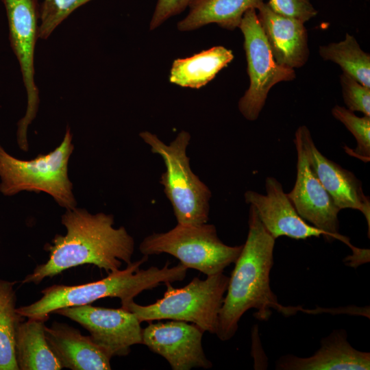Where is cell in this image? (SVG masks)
Here are the masks:
<instances>
[{"mask_svg":"<svg viewBox=\"0 0 370 370\" xmlns=\"http://www.w3.org/2000/svg\"><path fill=\"white\" fill-rule=\"evenodd\" d=\"M65 235L56 234L45 247L48 260L38 265L23 283L38 284L64 271L83 264H93L107 273L120 269L122 261L132 262L134 241L123 226L114 227V217L89 213L83 208L66 210L62 217Z\"/></svg>","mask_w":370,"mask_h":370,"instance_id":"obj_1","label":"cell"},{"mask_svg":"<svg viewBox=\"0 0 370 370\" xmlns=\"http://www.w3.org/2000/svg\"><path fill=\"white\" fill-rule=\"evenodd\" d=\"M248 225L246 241L234 262L219 313L215 334L223 341L235 335L240 319L250 309L256 310L254 316L261 321L268 320L272 310L288 316L299 309L281 305L271 288L275 238L262 225L252 206L249 208Z\"/></svg>","mask_w":370,"mask_h":370,"instance_id":"obj_2","label":"cell"},{"mask_svg":"<svg viewBox=\"0 0 370 370\" xmlns=\"http://www.w3.org/2000/svg\"><path fill=\"white\" fill-rule=\"evenodd\" d=\"M148 260V256L127 264L125 269L108 274L96 282L84 284L66 286L54 284L41 291L42 297L32 304L16 308L24 318L49 319V314L58 309L90 304L105 297H117L124 308L138 294L166 282L182 281L188 269L182 263L169 267L166 262L162 268L151 267L140 269Z\"/></svg>","mask_w":370,"mask_h":370,"instance_id":"obj_3","label":"cell"},{"mask_svg":"<svg viewBox=\"0 0 370 370\" xmlns=\"http://www.w3.org/2000/svg\"><path fill=\"white\" fill-rule=\"evenodd\" d=\"M139 135L151 151L164 161L166 170L160 176V183L171 204L177 223H208L212 193L190 168L186 153L190 134L182 131L169 145L148 131Z\"/></svg>","mask_w":370,"mask_h":370,"instance_id":"obj_4","label":"cell"},{"mask_svg":"<svg viewBox=\"0 0 370 370\" xmlns=\"http://www.w3.org/2000/svg\"><path fill=\"white\" fill-rule=\"evenodd\" d=\"M73 150L69 127L53 151L30 160L11 156L0 144V192L8 197L23 190L45 192L66 210L75 208L73 184L68 176V163Z\"/></svg>","mask_w":370,"mask_h":370,"instance_id":"obj_5","label":"cell"},{"mask_svg":"<svg viewBox=\"0 0 370 370\" xmlns=\"http://www.w3.org/2000/svg\"><path fill=\"white\" fill-rule=\"evenodd\" d=\"M228 281L229 277L222 272L204 280L194 278L179 288L166 282L163 297L153 304L143 306L132 301L123 308L133 312L140 323L161 319L183 321L196 325L204 332L215 334Z\"/></svg>","mask_w":370,"mask_h":370,"instance_id":"obj_6","label":"cell"},{"mask_svg":"<svg viewBox=\"0 0 370 370\" xmlns=\"http://www.w3.org/2000/svg\"><path fill=\"white\" fill-rule=\"evenodd\" d=\"M243 245L230 246L219 238L215 226L177 223L166 232L153 233L139 245L145 256L168 254L188 269L207 276L222 273L240 255Z\"/></svg>","mask_w":370,"mask_h":370,"instance_id":"obj_7","label":"cell"},{"mask_svg":"<svg viewBox=\"0 0 370 370\" xmlns=\"http://www.w3.org/2000/svg\"><path fill=\"white\" fill-rule=\"evenodd\" d=\"M244 36L249 86L238 101V110L248 121L256 120L271 88L281 82L293 80L295 71L275 60L260 26L256 9L248 10L238 27Z\"/></svg>","mask_w":370,"mask_h":370,"instance_id":"obj_8","label":"cell"},{"mask_svg":"<svg viewBox=\"0 0 370 370\" xmlns=\"http://www.w3.org/2000/svg\"><path fill=\"white\" fill-rule=\"evenodd\" d=\"M9 29V40L20 65L27 105L25 116L17 123L19 147L27 151V132L35 119L39 104V91L34 79V52L38 37L40 5L38 0H1Z\"/></svg>","mask_w":370,"mask_h":370,"instance_id":"obj_9","label":"cell"},{"mask_svg":"<svg viewBox=\"0 0 370 370\" xmlns=\"http://www.w3.org/2000/svg\"><path fill=\"white\" fill-rule=\"evenodd\" d=\"M54 313L80 324L91 340L111 358L125 356L131 347L142 344V328L136 316L123 308L95 307L90 304L71 306Z\"/></svg>","mask_w":370,"mask_h":370,"instance_id":"obj_10","label":"cell"},{"mask_svg":"<svg viewBox=\"0 0 370 370\" xmlns=\"http://www.w3.org/2000/svg\"><path fill=\"white\" fill-rule=\"evenodd\" d=\"M297 160L296 180L287 196L299 216L317 229L325 232L330 241L334 239L349 246L352 251L357 247L349 238L339 233L338 212L341 209L324 188L310 168L299 140L295 136Z\"/></svg>","mask_w":370,"mask_h":370,"instance_id":"obj_11","label":"cell"},{"mask_svg":"<svg viewBox=\"0 0 370 370\" xmlns=\"http://www.w3.org/2000/svg\"><path fill=\"white\" fill-rule=\"evenodd\" d=\"M204 331L183 321L149 322L142 330V344L166 360L173 370L210 369L202 346Z\"/></svg>","mask_w":370,"mask_h":370,"instance_id":"obj_12","label":"cell"},{"mask_svg":"<svg viewBox=\"0 0 370 370\" xmlns=\"http://www.w3.org/2000/svg\"><path fill=\"white\" fill-rule=\"evenodd\" d=\"M295 136L299 140L311 169L337 207L341 210H357L364 215L369 237L370 200L364 193L362 182L352 171L323 155L306 125L299 126Z\"/></svg>","mask_w":370,"mask_h":370,"instance_id":"obj_13","label":"cell"},{"mask_svg":"<svg viewBox=\"0 0 370 370\" xmlns=\"http://www.w3.org/2000/svg\"><path fill=\"white\" fill-rule=\"evenodd\" d=\"M266 194L247 190L244 197L252 206L266 230L274 238L287 236L294 239L323 238L330 242L328 234L308 223L297 213L285 193L282 184L274 177L265 180Z\"/></svg>","mask_w":370,"mask_h":370,"instance_id":"obj_14","label":"cell"},{"mask_svg":"<svg viewBox=\"0 0 370 370\" xmlns=\"http://www.w3.org/2000/svg\"><path fill=\"white\" fill-rule=\"evenodd\" d=\"M257 16L277 63L291 69L308 61V32L304 23L273 12L263 2Z\"/></svg>","mask_w":370,"mask_h":370,"instance_id":"obj_15","label":"cell"},{"mask_svg":"<svg viewBox=\"0 0 370 370\" xmlns=\"http://www.w3.org/2000/svg\"><path fill=\"white\" fill-rule=\"evenodd\" d=\"M278 370H369L370 354L353 347L344 329L334 330L321 341L319 349L308 357L282 356L275 362Z\"/></svg>","mask_w":370,"mask_h":370,"instance_id":"obj_16","label":"cell"},{"mask_svg":"<svg viewBox=\"0 0 370 370\" xmlns=\"http://www.w3.org/2000/svg\"><path fill=\"white\" fill-rule=\"evenodd\" d=\"M47 341L62 368L72 370L111 369V358L89 336L64 323L45 328Z\"/></svg>","mask_w":370,"mask_h":370,"instance_id":"obj_17","label":"cell"},{"mask_svg":"<svg viewBox=\"0 0 370 370\" xmlns=\"http://www.w3.org/2000/svg\"><path fill=\"white\" fill-rule=\"evenodd\" d=\"M263 2V0H197L189 6L188 14L178 23L177 28L186 32L216 23L233 30L239 27L248 10H257Z\"/></svg>","mask_w":370,"mask_h":370,"instance_id":"obj_18","label":"cell"},{"mask_svg":"<svg viewBox=\"0 0 370 370\" xmlns=\"http://www.w3.org/2000/svg\"><path fill=\"white\" fill-rule=\"evenodd\" d=\"M48 319L29 318L21 322L16 334V358L19 370H60L62 367L46 339Z\"/></svg>","mask_w":370,"mask_h":370,"instance_id":"obj_19","label":"cell"},{"mask_svg":"<svg viewBox=\"0 0 370 370\" xmlns=\"http://www.w3.org/2000/svg\"><path fill=\"white\" fill-rule=\"evenodd\" d=\"M233 58L231 50L216 46L193 56L177 59L173 63L169 80L183 87L199 88L211 81Z\"/></svg>","mask_w":370,"mask_h":370,"instance_id":"obj_20","label":"cell"},{"mask_svg":"<svg viewBox=\"0 0 370 370\" xmlns=\"http://www.w3.org/2000/svg\"><path fill=\"white\" fill-rule=\"evenodd\" d=\"M16 282L0 279V370H18L16 358V334L23 320L16 311Z\"/></svg>","mask_w":370,"mask_h":370,"instance_id":"obj_21","label":"cell"},{"mask_svg":"<svg viewBox=\"0 0 370 370\" xmlns=\"http://www.w3.org/2000/svg\"><path fill=\"white\" fill-rule=\"evenodd\" d=\"M319 53L323 60L338 64L343 73L370 88V56L353 36L347 33L343 40L321 46Z\"/></svg>","mask_w":370,"mask_h":370,"instance_id":"obj_22","label":"cell"},{"mask_svg":"<svg viewBox=\"0 0 370 370\" xmlns=\"http://www.w3.org/2000/svg\"><path fill=\"white\" fill-rule=\"evenodd\" d=\"M332 116L341 122L353 134L356 146L351 149L347 146L343 148L349 156L367 163L370 160V116L360 117L346 108L336 105L332 109Z\"/></svg>","mask_w":370,"mask_h":370,"instance_id":"obj_23","label":"cell"},{"mask_svg":"<svg viewBox=\"0 0 370 370\" xmlns=\"http://www.w3.org/2000/svg\"><path fill=\"white\" fill-rule=\"evenodd\" d=\"M91 0H44L40 6L38 37L47 39L73 11Z\"/></svg>","mask_w":370,"mask_h":370,"instance_id":"obj_24","label":"cell"},{"mask_svg":"<svg viewBox=\"0 0 370 370\" xmlns=\"http://www.w3.org/2000/svg\"><path fill=\"white\" fill-rule=\"evenodd\" d=\"M340 82L347 108L370 116V88L365 86L345 73L340 75Z\"/></svg>","mask_w":370,"mask_h":370,"instance_id":"obj_25","label":"cell"},{"mask_svg":"<svg viewBox=\"0 0 370 370\" xmlns=\"http://www.w3.org/2000/svg\"><path fill=\"white\" fill-rule=\"evenodd\" d=\"M267 4L273 12L303 23L317 14L310 0H269Z\"/></svg>","mask_w":370,"mask_h":370,"instance_id":"obj_26","label":"cell"},{"mask_svg":"<svg viewBox=\"0 0 370 370\" xmlns=\"http://www.w3.org/2000/svg\"><path fill=\"white\" fill-rule=\"evenodd\" d=\"M197 0H158L150 22V29L159 27L166 20L175 16Z\"/></svg>","mask_w":370,"mask_h":370,"instance_id":"obj_27","label":"cell"}]
</instances>
